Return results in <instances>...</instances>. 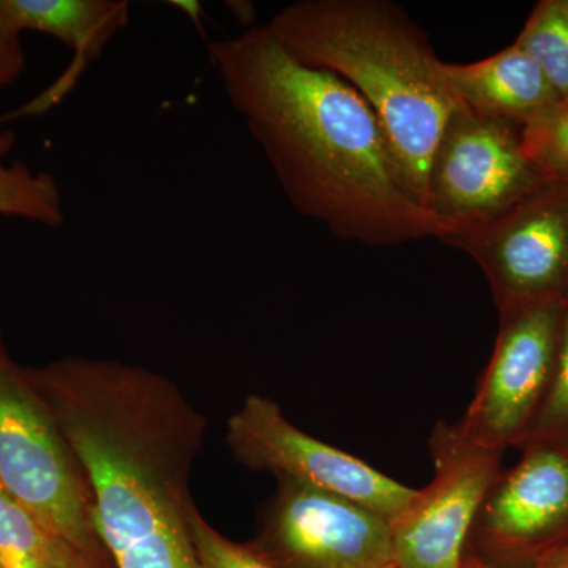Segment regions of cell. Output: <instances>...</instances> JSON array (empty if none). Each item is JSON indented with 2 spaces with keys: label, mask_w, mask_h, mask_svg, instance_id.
Instances as JSON below:
<instances>
[{
  "label": "cell",
  "mask_w": 568,
  "mask_h": 568,
  "mask_svg": "<svg viewBox=\"0 0 568 568\" xmlns=\"http://www.w3.org/2000/svg\"><path fill=\"white\" fill-rule=\"evenodd\" d=\"M538 440L568 444V305L564 312L558 357H556L551 384L526 444L538 443Z\"/></svg>",
  "instance_id": "18"
},
{
  "label": "cell",
  "mask_w": 568,
  "mask_h": 568,
  "mask_svg": "<svg viewBox=\"0 0 568 568\" xmlns=\"http://www.w3.org/2000/svg\"><path fill=\"white\" fill-rule=\"evenodd\" d=\"M265 28L298 62L335 74L362 97L407 192L426 209L433 155L459 108L420 26L388 0H301Z\"/></svg>",
  "instance_id": "3"
},
{
  "label": "cell",
  "mask_w": 568,
  "mask_h": 568,
  "mask_svg": "<svg viewBox=\"0 0 568 568\" xmlns=\"http://www.w3.org/2000/svg\"><path fill=\"white\" fill-rule=\"evenodd\" d=\"M462 568H493V567H489L488 564H485L484 560L476 558V556H466L465 560H463Z\"/></svg>",
  "instance_id": "23"
},
{
  "label": "cell",
  "mask_w": 568,
  "mask_h": 568,
  "mask_svg": "<svg viewBox=\"0 0 568 568\" xmlns=\"http://www.w3.org/2000/svg\"><path fill=\"white\" fill-rule=\"evenodd\" d=\"M517 126L466 110L452 115L426 183V209L450 231L496 219L547 185Z\"/></svg>",
  "instance_id": "5"
},
{
  "label": "cell",
  "mask_w": 568,
  "mask_h": 568,
  "mask_svg": "<svg viewBox=\"0 0 568 568\" xmlns=\"http://www.w3.org/2000/svg\"><path fill=\"white\" fill-rule=\"evenodd\" d=\"M523 145L548 183H568V103L523 126Z\"/></svg>",
  "instance_id": "17"
},
{
  "label": "cell",
  "mask_w": 568,
  "mask_h": 568,
  "mask_svg": "<svg viewBox=\"0 0 568 568\" xmlns=\"http://www.w3.org/2000/svg\"><path fill=\"white\" fill-rule=\"evenodd\" d=\"M50 568H95L91 560L74 551L69 545L55 538L54 548H52Z\"/></svg>",
  "instance_id": "21"
},
{
  "label": "cell",
  "mask_w": 568,
  "mask_h": 568,
  "mask_svg": "<svg viewBox=\"0 0 568 568\" xmlns=\"http://www.w3.org/2000/svg\"><path fill=\"white\" fill-rule=\"evenodd\" d=\"M190 529L201 568H282L261 549L234 544L216 532L196 506L190 511Z\"/></svg>",
  "instance_id": "19"
},
{
  "label": "cell",
  "mask_w": 568,
  "mask_h": 568,
  "mask_svg": "<svg viewBox=\"0 0 568 568\" xmlns=\"http://www.w3.org/2000/svg\"><path fill=\"white\" fill-rule=\"evenodd\" d=\"M444 88L459 110L528 125L559 106L544 71L517 44L473 63H440Z\"/></svg>",
  "instance_id": "13"
},
{
  "label": "cell",
  "mask_w": 568,
  "mask_h": 568,
  "mask_svg": "<svg viewBox=\"0 0 568 568\" xmlns=\"http://www.w3.org/2000/svg\"><path fill=\"white\" fill-rule=\"evenodd\" d=\"M227 443L235 457L253 469L271 470L280 480L345 497L390 523L417 493L364 459L301 432L264 396H248L230 418Z\"/></svg>",
  "instance_id": "8"
},
{
  "label": "cell",
  "mask_w": 568,
  "mask_h": 568,
  "mask_svg": "<svg viewBox=\"0 0 568 568\" xmlns=\"http://www.w3.org/2000/svg\"><path fill=\"white\" fill-rule=\"evenodd\" d=\"M209 54L295 211L368 246L450 233L407 192L375 112L345 81L298 62L265 26Z\"/></svg>",
  "instance_id": "1"
},
{
  "label": "cell",
  "mask_w": 568,
  "mask_h": 568,
  "mask_svg": "<svg viewBox=\"0 0 568 568\" xmlns=\"http://www.w3.org/2000/svg\"><path fill=\"white\" fill-rule=\"evenodd\" d=\"M261 551L282 568H398L390 521L290 480H280Z\"/></svg>",
  "instance_id": "10"
},
{
  "label": "cell",
  "mask_w": 568,
  "mask_h": 568,
  "mask_svg": "<svg viewBox=\"0 0 568 568\" xmlns=\"http://www.w3.org/2000/svg\"><path fill=\"white\" fill-rule=\"evenodd\" d=\"M525 457L500 474L473 532L489 551L544 558L568 544V444H526Z\"/></svg>",
  "instance_id": "11"
},
{
  "label": "cell",
  "mask_w": 568,
  "mask_h": 568,
  "mask_svg": "<svg viewBox=\"0 0 568 568\" xmlns=\"http://www.w3.org/2000/svg\"><path fill=\"white\" fill-rule=\"evenodd\" d=\"M91 487L92 523L115 568H201L190 466L203 420L162 376L63 358L28 372Z\"/></svg>",
  "instance_id": "2"
},
{
  "label": "cell",
  "mask_w": 568,
  "mask_h": 568,
  "mask_svg": "<svg viewBox=\"0 0 568 568\" xmlns=\"http://www.w3.org/2000/svg\"><path fill=\"white\" fill-rule=\"evenodd\" d=\"M443 242L476 261L497 308L568 305V183H547L496 219L455 227Z\"/></svg>",
  "instance_id": "7"
},
{
  "label": "cell",
  "mask_w": 568,
  "mask_h": 568,
  "mask_svg": "<svg viewBox=\"0 0 568 568\" xmlns=\"http://www.w3.org/2000/svg\"><path fill=\"white\" fill-rule=\"evenodd\" d=\"M399 568V567H398Z\"/></svg>",
  "instance_id": "24"
},
{
  "label": "cell",
  "mask_w": 568,
  "mask_h": 568,
  "mask_svg": "<svg viewBox=\"0 0 568 568\" xmlns=\"http://www.w3.org/2000/svg\"><path fill=\"white\" fill-rule=\"evenodd\" d=\"M566 304L538 301L500 308L495 351L458 428L478 446H525L547 396Z\"/></svg>",
  "instance_id": "6"
},
{
  "label": "cell",
  "mask_w": 568,
  "mask_h": 568,
  "mask_svg": "<svg viewBox=\"0 0 568 568\" xmlns=\"http://www.w3.org/2000/svg\"><path fill=\"white\" fill-rule=\"evenodd\" d=\"M21 36L6 18L0 17V89L13 84L24 71L26 51Z\"/></svg>",
  "instance_id": "20"
},
{
  "label": "cell",
  "mask_w": 568,
  "mask_h": 568,
  "mask_svg": "<svg viewBox=\"0 0 568 568\" xmlns=\"http://www.w3.org/2000/svg\"><path fill=\"white\" fill-rule=\"evenodd\" d=\"M429 448L432 484L390 523L395 560L399 568H462L478 511L500 476L503 452L478 446L446 422L433 429Z\"/></svg>",
  "instance_id": "9"
},
{
  "label": "cell",
  "mask_w": 568,
  "mask_h": 568,
  "mask_svg": "<svg viewBox=\"0 0 568 568\" xmlns=\"http://www.w3.org/2000/svg\"><path fill=\"white\" fill-rule=\"evenodd\" d=\"M0 17L17 31L47 33L62 41L71 52L70 65L51 88L7 115L43 114L77 85L81 74L102 58L110 41L126 28L130 3L123 0H0Z\"/></svg>",
  "instance_id": "12"
},
{
  "label": "cell",
  "mask_w": 568,
  "mask_h": 568,
  "mask_svg": "<svg viewBox=\"0 0 568 568\" xmlns=\"http://www.w3.org/2000/svg\"><path fill=\"white\" fill-rule=\"evenodd\" d=\"M55 537L0 487V568H50Z\"/></svg>",
  "instance_id": "16"
},
{
  "label": "cell",
  "mask_w": 568,
  "mask_h": 568,
  "mask_svg": "<svg viewBox=\"0 0 568 568\" xmlns=\"http://www.w3.org/2000/svg\"><path fill=\"white\" fill-rule=\"evenodd\" d=\"M0 487L41 526L95 562L99 537L84 477L54 417L0 342Z\"/></svg>",
  "instance_id": "4"
},
{
  "label": "cell",
  "mask_w": 568,
  "mask_h": 568,
  "mask_svg": "<svg viewBox=\"0 0 568 568\" xmlns=\"http://www.w3.org/2000/svg\"><path fill=\"white\" fill-rule=\"evenodd\" d=\"M17 144L10 130L0 132V215L59 227L65 222L62 193L51 174L36 173L28 164L7 163Z\"/></svg>",
  "instance_id": "14"
},
{
  "label": "cell",
  "mask_w": 568,
  "mask_h": 568,
  "mask_svg": "<svg viewBox=\"0 0 568 568\" xmlns=\"http://www.w3.org/2000/svg\"><path fill=\"white\" fill-rule=\"evenodd\" d=\"M544 71L560 103H568V0H544L515 41Z\"/></svg>",
  "instance_id": "15"
},
{
  "label": "cell",
  "mask_w": 568,
  "mask_h": 568,
  "mask_svg": "<svg viewBox=\"0 0 568 568\" xmlns=\"http://www.w3.org/2000/svg\"><path fill=\"white\" fill-rule=\"evenodd\" d=\"M536 568H568V544L538 559Z\"/></svg>",
  "instance_id": "22"
}]
</instances>
